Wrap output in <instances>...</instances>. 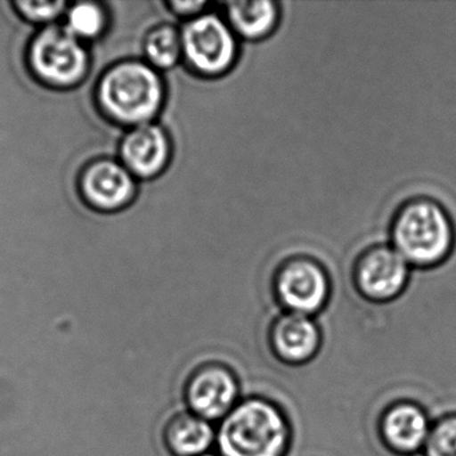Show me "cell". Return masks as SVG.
I'll use <instances>...</instances> for the list:
<instances>
[{"label":"cell","instance_id":"1","mask_svg":"<svg viewBox=\"0 0 456 456\" xmlns=\"http://www.w3.org/2000/svg\"><path fill=\"white\" fill-rule=\"evenodd\" d=\"M98 108L109 121L122 126L153 122L167 101V85L159 71L138 60L110 66L95 86Z\"/></svg>","mask_w":456,"mask_h":456},{"label":"cell","instance_id":"2","mask_svg":"<svg viewBox=\"0 0 456 456\" xmlns=\"http://www.w3.org/2000/svg\"><path fill=\"white\" fill-rule=\"evenodd\" d=\"M392 247L410 265L432 268L452 253L456 228L448 210L436 200L405 202L391 226Z\"/></svg>","mask_w":456,"mask_h":456},{"label":"cell","instance_id":"3","mask_svg":"<svg viewBox=\"0 0 456 456\" xmlns=\"http://www.w3.org/2000/svg\"><path fill=\"white\" fill-rule=\"evenodd\" d=\"M290 426L284 413L263 399H244L216 431L221 456H284Z\"/></svg>","mask_w":456,"mask_h":456},{"label":"cell","instance_id":"4","mask_svg":"<svg viewBox=\"0 0 456 456\" xmlns=\"http://www.w3.org/2000/svg\"><path fill=\"white\" fill-rule=\"evenodd\" d=\"M26 62L37 81L61 92L81 86L90 71V54L84 42L60 25L46 26L34 34L26 47Z\"/></svg>","mask_w":456,"mask_h":456},{"label":"cell","instance_id":"5","mask_svg":"<svg viewBox=\"0 0 456 456\" xmlns=\"http://www.w3.org/2000/svg\"><path fill=\"white\" fill-rule=\"evenodd\" d=\"M183 58L196 76L217 78L233 69L239 42L225 20L213 12L191 18L181 30Z\"/></svg>","mask_w":456,"mask_h":456},{"label":"cell","instance_id":"6","mask_svg":"<svg viewBox=\"0 0 456 456\" xmlns=\"http://www.w3.org/2000/svg\"><path fill=\"white\" fill-rule=\"evenodd\" d=\"M273 295L289 314H319L330 296V281L322 264L311 257H292L274 273Z\"/></svg>","mask_w":456,"mask_h":456},{"label":"cell","instance_id":"7","mask_svg":"<svg viewBox=\"0 0 456 456\" xmlns=\"http://www.w3.org/2000/svg\"><path fill=\"white\" fill-rule=\"evenodd\" d=\"M408 279L410 264L388 245L370 248L354 264V287L365 300L373 303H389L399 297Z\"/></svg>","mask_w":456,"mask_h":456},{"label":"cell","instance_id":"8","mask_svg":"<svg viewBox=\"0 0 456 456\" xmlns=\"http://www.w3.org/2000/svg\"><path fill=\"white\" fill-rule=\"evenodd\" d=\"M78 189L90 208L114 213L132 204L137 196L138 183L122 162L101 157L89 162L79 173Z\"/></svg>","mask_w":456,"mask_h":456},{"label":"cell","instance_id":"9","mask_svg":"<svg viewBox=\"0 0 456 456\" xmlns=\"http://www.w3.org/2000/svg\"><path fill=\"white\" fill-rule=\"evenodd\" d=\"M173 154L169 130L156 122L132 127L119 142L122 164L141 181L161 175L169 167Z\"/></svg>","mask_w":456,"mask_h":456},{"label":"cell","instance_id":"10","mask_svg":"<svg viewBox=\"0 0 456 456\" xmlns=\"http://www.w3.org/2000/svg\"><path fill=\"white\" fill-rule=\"evenodd\" d=\"M183 395L191 413L208 421L218 420L236 405L239 381L224 365L207 364L191 373Z\"/></svg>","mask_w":456,"mask_h":456},{"label":"cell","instance_id":"11","mask_svg":"<svg viewBox=\"0 0 456 456\" xmlns=\"http://www.w3.org/2000/svg\"><path fill=\"white\" fill-rule=\"evenodd\" d=\"M431 431V419L413 403H397L384 412L380 435L387 447L399 455L421 453Z\"/></svg>","mask_w":456,"mask_h":456},{"label":"cell","instance_id":"12","mask_svg":"<svg viewBox=\"0 0 456 456\" xmlns=\"http://www.w3.org/2000/svg\"><path fill=\"white\" fill-rule=\"evenodd\" d=\"M271 343L281 362L290 365L305 364L319 354L322 330L311 316L288 312L274 322Z\"/></svg>","mask_w":456,"mask_h":456},{"label":"cell","instance_id":"13","mask_svg":"<svg viewBox=\"0 0 456 456\" xmlns=\"http://www.w3.org/2000/svg\"><path fill=\"white\" fill-rule=\"evenodd\" d=\"M164 440L175 456H202L216 442V429L194 413L180 412L167 420Z\"/></svg>","mask_w":456,"mask_h":456},{"label":"cell","instance_id":"14","mask_svg":"<svg viewBox=\"0 0 456 456\" xmlns=\"http://www.w3.org/2000/svg\"><path fill=\"white\" fill-rule=\"evenodd\" d=\"M225 17L236 36L258 41L276 30L280 22V7L272 0L231 2L226 4Z\"/></svg>","mask_w":456,"mask_h":456},{"label":"cell","instance_id":"15","mask_svg":"<svg viewBox=\"0 0 456 456\" xmlns=\"http://www.w3.org/2000/svg\"><path fill=\"white\" fill-rule=\"evenodd\" d=\"M143 54L156 70H172L183 58L181 31L169 23L154 26L142 42Z\"/></svg>","mask_w":456,"mask_h":456},{"label":"cell","instance_id":"16","mask_svg":"<svg viewBox=\"0 0 456 456\" xmlns=\"http://www.w3.org/2000/svg\"><path fill=\"white\" fill-rule=\"evenodd\" d=\"M65 28L79 41H94L106 33L109 12L106 4L98 2H77L69 4Z\"/></svg>","mask_w":456,"mask_h":456},{"label":"cell","instance_id":"17","mask_svg":"<svg viewBox=\"0 0 456 456\" xmlns=\"http://www.w3.org/2000/svg\"><path fill=\"white\" fill-rule=\"evenodd\" d=\"M15 12L20 20L31 25H54L55 20L66 14L69 9L65 0H54V2H34V0H17L12 2Z\"/></svg>","mask_w":456,"mask_h":456},{"label":"cell","instance_id":"18","mask_svg":"<svg viewBox=\"0 0 456 456\" xmlns=\"http://www.w3.org/2000/svg\"><path fill=\"white\" fill-rule=\"evenodd\" d=\"M421 452L423 456H456V412L435 421Z\"/></svg>","mask_w":456,"mask_h":456},{"label":"cell","instance_id":"19","mask_svg":"<svg viewBox=\"0 0 456 456\" xmlns=\"http://www.w3.org/2000/svg\"><path fill=\"white\" fill-rule=\"evenodd\" d=\"M164 4L173 14L191 18V20L205 12V7L208 6L207 2H189V0H185V2L173 0V2H167V4Z\"/></svg>","mask_w":456,"mask_h":456},{"label":"cell","instance_id":"20","mask_svg":"<svg viewBox=\"0 0 456 456\" xmlns=\"http://www.w3.org/2000/svg\"><path fill=\"white\" fill-rule=\"evenodd\" d=\"M202 456H217V455H213V453H205V455H202Z\"/></svg>","mask_w":456,"mask_h":456}]
</instances>
